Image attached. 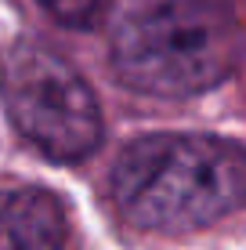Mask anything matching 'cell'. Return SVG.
<instances>
[{"instance_id":"3","label":"cell","mask_w":246,"mask_h":250,"mask_svg":"<svg viewBox=\"0 0 246 250\" xmlns=\"http://www.w3.org/2000/svg\"><path fill=\"white\" fill-rule=\"evenodd\" d=\"M4 102L15 131L58 163L83 160L101 145V109L91 83L47 47L15 51Z\"/></svg>"},{"instance_id":"1","label":"cell","mask_w":246,"mask_h":250,"mask_svg":"<svg viewBox=\"0 0 246 250\" xmlns=\"http://www.w3.org/2000/svg\"><path fill=\"white\" fill-rule=\"evenodd\" d=\"M109 192L145 232H196L246 203V149L217 134H145L116 156Z\"/></svg>"},{"instance_id":"4","label":"cell","mask_w":246,"mask_h":250,"mask_svg":"<svg viewBox=\"0 0 246 250\" xmlns=\"http://www.w3.org/2000/svg\"><path fill=\"white\" fill-rule=\"evenodd\" d=\"M69 218L47 188L0 192V250H65Z\"/></svg>"},{"instance_id":"2","label":"cell","mask_w":246,"mask_h":250,"mask_svg":"<svg viewBox=\"0 0 246 250\" xmlns=\"http://www.w3.org/2000/svg\"><path fill=\"white\" fill-rule=\"evenodd\" d=\"M243 58V25L228 0H123L113 19L109 62L127 91L192 98Z\"/></svg>"},{"instance_id":"5","label":"cell","mask_w":246,"mask_h":250,"mask_svg":"<svg viewBox=\"0 0 246 250\" xmlns=\"http://www.w3.org/2000/svg\"><path fill=\"white\" fill-rule=\"evenodd\" d=\"M105 0H40V7L62 25H91Z\"/></svg>"}]
</instances>
